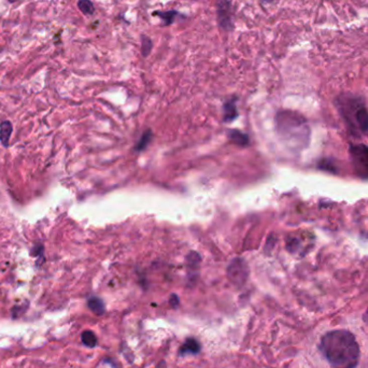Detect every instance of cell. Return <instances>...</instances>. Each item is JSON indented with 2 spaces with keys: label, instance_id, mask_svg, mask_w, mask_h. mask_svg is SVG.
Listing matches in <instances>:
<instances>
[{
  "label": "cell",
  "instance_id": "obj_9",
  "mask_svg": "<svg viewBox=\"0 0 368 368\" xmlns=\"http://www.w3.org/2000/svg\"><path fill=\"white\" fill-rule=\"evenodd\" d=\"M87 307L91 312L96 314V316H102V314H104L106 311V307H105L104 302L101 300V298H98L96 296H91L88 298Z\"/></svg>",
  "mask_w": 368,
  "mask_h": 368
},
{
  "label": "cell",
  "instance_id": "obj_4",
  "mask_svg": "<svg viewBox=\"0 0 368 368\" xmlns=\"http://www.w3.org/2000/svg\"><path fill=\"white\" fill-rule=\"evenodd\" d=\"M349 155L355 175L368 180V147L365 144H352L349 148Z\"/></svg>",
  "mask_w": 368,
  "mask_h": 368
},
{
  "label": "cell",
  "instance_id": "obj_15",
  "mask_svg": "<svg viewBox=\"0 0 368 368\" xmlns=\"http://www.w3.org/2000/svg\"><path fill=\"white\" fill-rule=\"evenodd\" d=\"M229 137H231V139L236 142L237 144H240V145H245L248 143L249 139L248 137L243 135L242 133L238 132V130H232L231 132V135H229Z\"/></svg>",
  "mask_w": 368,
  "mask_h": 368
},
{
  "label": "cell",
  "instance_id": "obj_5",
  "mask_svg": "<svg viewBox=\"0 0 368 368\" xmlns=\"http://www.w3.org/2000/svg\"><path fill=\"white\" fill-rule=\"evenodd\" d=\"M217 20L221 29L232 32L234 29V9L231 0H218Z\"/></svg>",
  "mask_w": 368,
  "mask_h": 368
},
{
  "label": "cell",
  "instance_id": "obj_3",
  "mask_svg": "<svg viewBox=\"0 0 368 368\" xmlns=\"http://www.w3.org/2000/svg\"><path fill=\"white\" fill-rule=\"evenodd\" d=\"M277 119L280 133L287 139L295 140V142L307 147L310 140V129L302 116L285 111L279 113Z\"/></svg>",
  "mask_w": 368,
  "mask_h": 368
},
{
  "label": "cell",
  "instance_id": "obj_18",
  "mask_svg": "<svg viewBox=\"0 0 368 368\" xmlns=\"http://www.w3.org/2000/svg\"><path fill=\"white\" fill-rule=\"evenodd\" d=\"M149 141V136H148V134H145L144 136H143V139H142V141L140 142V144H139V147H138V149H141L142 148V144L143 143H147Z\"/></svg>",
  "mask_w": 368,
  "mask_h": 368
},
{
  "label": "cell",
  "instance_id": "obj_21",
  "mask_svg": "<svg viewBox=\"0 0 368 368\" xmlns=\"http://www.w3.org/2000/svg\"><path fill=\"white\" fill-rule=\"evenodd\" d=\"M9 2H10V3H14V2H15V0H9Z\"/></svg>",
  "mask_w": 368,
  "mask_h": 368
},
{
  "label": "cell",
  "instance_id": "obj_16",
  "mask_svg": "<svg viewBox=\"0 0 368 368\" xmlns=\"http://www.w3.org/2000/svg\"><path fill=\"white\" fill-rule=\"evenodd\" d=\"M237 117V112L235 105L233 103H227L225 105V119L227 121H232Z\"/></svg>",
  "mask_w": 368,
  "mask_h": 368
},
{
  "label": "cell",
  "instance_id": "obj_14",
  "mask_svg": "<svg viewBox=\"0 0 368 368\" xmlns=\"http://www.w3.org/2000/svg\"><path fill=\"white\" fill-rule=\"evenodd\" d=\"M140 39H141V54L143 57H148L153 49V41L150 37L144 34L140 36Z\"/></svg>",
  "mask_w": 368,
  "mask_h": 368
},
{
  "label": "cell",
  "instance_id": "obj_8",
  "mask_svg": "<svg viewBox=\"0 0 368 368\" xmlns=\"http://www.w3.org/2000/svg\"><path fill=\"white\" fill-rule=\"evenodd\" d=\"M152 15H153V17H157V18H159L160 20L163 21V25L162 26H170V25H172L174 23V21H175V19H177L178 17L186 18V15L181 14L177 10H165V11L158 10V11L153 12Z\"/></svg>",
  "mask_w": 368,
  "mask_h": 368
},
{
  "label": "cell",
  "instance_id": "obj_11",
  "mask_svg": "<svg viewBox=\"0 0 368 368\" xmlns=\"http://www.w3.org/2000/svg\"><path fill=\"white\" fill-rule=\"evenodd\" d=\"M81 341L87 348H95L97 346V336L91 331H84L81 335Z\"/></svg>",
  "mask_w": 368,
  "mask_h": 368
},
{
  "label": "cell",
  "instance_id": "obj_6",
  "mask_svg": "<svg viewBox=\"0 0 368 368\" xmlns=\"http://www.w3.org/2000/svg\"><path fill=\"white\" fill-rule=\"evenodd\" d=\"M227 275L236 286H242L248 277V268L241 259H236L229 265L227 269Z\"/></svg>",
  "mask_w": 368,
  "mask_h": 368
},
{
  "label": "cell",
  "instance_id": "obj_10",
  "mask_svg": "<svg viewBox=\"0 0 368 368\" xmlns=\"http://www.w3.org/2000/svg\"><path fill=\"white\" fill-rule=\"evenodd\" d=\"M12 133V125L10 122H3L0 124V141L7 147L8 143H9L10 136Z\"/></svg>",
  "mask_w": 368,
  "mask_h": 368
},
{
  "label": "cell",
  "instance_id": "obj_19",
  "mask_svg": "<svg viewBox=\"0 0 368 368\" xmlns=\"http://www.w3.org/2000/svg\"><path fill=\"white\" fill-rule=\"evenodd\" d=\"M363 320H364V322H365V323L368 325V309L366 310V312L364 313V316H363Z\"/></svg>",
  "mask_w": 368,
  "mask_h": 368
},
{
  "label": "cell",
  "instance_id": "obj_17",
  "mask_svg": "<svg viewBox=\"0 0 368 368\" xmlns=\"http://www.w3.org/2000/svg\"><path fill=\"white\" fill-rule=\"evenodd\" d=\"M170 306L172 307V308H177V307L179 306V298L177 295H171L170 297Z\"/></svg>",
  "mask_w": 368,
  "mask_h": 368
},
{
  "label": "cell",
  "instance_id": "obj_13",
  "mask_svg": "<svg viewBox=\"0 0 368 368\" xmlns=\"http://www.w3.org/2000/svg\"><path fill=\"white\" fill-rule=\"evenodd\" d=\"M319 169H322L327 172L338 173V167L336 165V160L332 158H324L319 163Z\"/></svg>",
  "mask_w": 368,
  "mask_h": 368
},
{
  "label": "cell",
  "instance_id": "obj_7",
  "mask_svg": "<svg viewBox=\"0 0 368 368\" xmlns=\"http://www.w3.org/2000/svg\"><path fill=\"white\" fill-rule=\"evenodd\" d=\"M202 350V346L199 341L194 338V337H189L179 349V355L180 356H187V355H195L198 354Z\"/></svg>",
  "mask_w": 368,
  "mask_h": 368
},
{
  "label": "cell",
  "instance_id": "obj_1",
  "mask_svg": "<svg viewBox=\"0 0 368 368\" xmlns=\"http://www.w3.org/2000/svg\"><path fill=\"white\" fill-rule=\"evenodd\" d=\"M319 349L332 368H355L358 364V343L354 335L346 329L326 333Z\"/></svg>",
  "mask_w": 368,
  "mask_h": 368
},
{
  "label": "cell",
  "instance_id": "obj_2",
  "mask_svg": "<svg viewBox=\"0 0 368 368\" xmlns=\"http://www.w3.org/2000/svg\"><path fill=\"white\" fill-rule=\"evenodd\" d=\"M336 106L352 134H368V110L361 97L342 94L336 99Z\"/></svg>",
  "mask_w": 368,
  "mask_h": 368
},
{
  "label": "cell",
  "instance_id": "obj_12",
  "mask_svg": "<svg viewBox=\"0 0 368 368\" xmlns=\"http://www.w3.org/2000/svg\"><path fill=\"white\" fill-rule=\"evenodd\" d=\"M76 6H78L79 10L86 17H90V15L95 13V6L90 0H78Z\"/></svg>",
  "mask_w": 368,
  "mask_h": 368
},
{
  "label": "cell",
  "instance_id": "obj_20",
  "mask_svg": "<svg viewBox=\"0 0 368 368\" xmlns=\"http://www.w3.org/2000/svg\"><path fill=\"white\" fill-rule=\"evenodd\" d=\"M272 0H262V3H271Z\"/></svg>",
  "mask_w": 368,
  "mask_h": 368
}]
</instances>
